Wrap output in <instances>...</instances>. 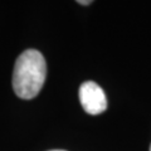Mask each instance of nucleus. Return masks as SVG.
<instances>
[{"label": "nucleus", "instance_id": "f257e3e1", "mask_svg": "<svg viewBox=\"0 0 151 151\" xmlns=\"http://www.w3.org/2000/svg\"><path fill=\"white\" fill-rule=\"evenodd\" d=\"M47 76L45 59L39 50L28 49L18 57L13 73V88L23 100L34 98L40 92Z\"/></svg>", "mask_w": 151, "mask_h": 151}, {"label": "nucleus", "instance_id": "f03ea898", "mask_svg": "<svg viewBox=\"0 0 151 151\" xmlns=\"http://www.w3.org/2000/svg\"><path fill=\"white\" fill-rule=\"evenodd\" d=\"M79 101L88 115H100L107 108V100L103 89L92 81L84 82L79 87Z\"/></svg>", "mask_w": 151, "mask_h": 151}, {"label": "nucleus", "instance_id": "7ed1b4c3", "mask_svg": "<svg viewBox=\"0 0 151 151\" xmlns=\"http://www.w3.org/2000/svg\"><path fill=\"white\" fill-rule=\"evenodd\" d=\"M92 1L91 0H84V1H82V0H78V4H81V5H89Z\"/></svg>", "mask_w": 151, "mask_h": 151}, {"label": "nucleus", "instance_id": "20e7f679", "mask_svg": "<svg viewBox=\"0 0 151 151\" xmlns=\"http://www.w3.org/2000/svg\"><path fill=\"white\" fill-rule=\"evenodd\" d=\"M50 151H64V150H50Z\"/></svg>", "mask_w": 151, "mask_h": 151}, {"label": "nucleus", "instance_id": "39448f33", "mask_svg": "<svg viewBox=\"0 0 151 151\" xmlns=\"http://www.w3.org/2000/svg\"><path fill=\"white\" fill-rule=\"evenodd\" d=\"M150 151H151V146H150Z\"/></svg>", "mask_w": 151, "mask_h": 151}]
</instances>
